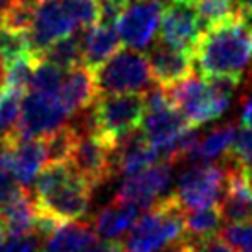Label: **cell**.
Returning a JSON list of instances; mask_svg holds the SVG:
<instances>
[{
	"mask_svg": "<svg viewBox=\"0 0 252 252\" xmlns=\"http://www.w3.org/2000/svg\"><path fill=\"white\" fill-rule=\"evenodd\" d=\"M193 63L204 77L243 79L252 64V22L236 13L230 21L204 30L193 48Z\"/></svg>",
	"mask_w": 252,
	"mask_h": 252,
	"instance_id": "1",
	"label": "cell"
},
{
	"mask_svg": "<svg viewBox=\"0 0 252 252\" xmlns=\"http://www.w3.org/2000/svg\"><path fill=\"white\" fill-rule=\"evenodd\" d=\"M33 189L37 212L56 223H64L87 216L94 188L66 162H48L35 179Z\"/></svg>",
	"mask_w": 252,
	"mask_h": 252,
	"instance_id": "2",
	"label": "cell"
},
{
	"mask_svg": "<svg viewBox=\"0 0 252 252\" xmlns=\"http://www.w3.org/2000/svg\"><path fill=\"white\" fill-rule=\"evenodd\" d=\"M239 83V77H204L193 72L186 79L166 87V92L189 126L201 127L221 118L228 111Z\"/></svg>",
	"mask_w": 252,
	"mask_h": 252,
	"instance_id": "3",
	"label": "cell"
},
{
	"mask_svg": "<svg viewBox=\"0 0 252 252\" xmlns=\"http://www.w3.org/2000/svg\"><path fill=\"white\" fill-rule=\"evenodd\" d=\"M184 238V210L173 193L146 210L129 228L124 252H160Z\"/></svg>",
	"mask_w": 252,
	"mask_h": 252,
	"instance_id": "4",
	"label": "cell"
},
{
	"mask_svg": "<svg viewBox=\"0 0 252 252\" xmlns=\"http://www.w3.org/2000/svg\"><path fill=\"white\" fill-rule=\"evenodd\" d=\"M144 99H146V112L140 124L144 129L142 134L157 149L160 162L175 164L179 138L191 126L186 122L181 111L171 103L166 89L155 85L147 92H144Z\"/></svg>",
	"mask_w": 252,
	"mask_h": 252,
	"instance_id": "5",
	"label": "cell"
},
{
	"mask_svg": "<svg viewBox=\"0 0 252 252\" xmlns=\"http://www.w3.org/2000/svg\"><path fill=\"white\" fill-rule=\"evenodd\" d=\"M144 112V94H98L91 105L94 131L112 147L140 127Z\"/></svg>",
	"mask_w": 252,
	"mask_h": 252,
	"instance_id": "6",
	"label": "cell"
},
{
	"mask_svg": "<svg viewBox=\"0 0 252 252\" xmlns=\"http://www.w3.org/2000/svg\"><path fill=\"white\" fill-rule=\"evenodd\" d=\"M94 72L98 94H144L153 77L147 56L138 50H118Z\"/></svg>",
	"mask_w": 252,
	"mask_h": 252,
	"instance_id": "7",
	"label": "cell"
},
{
	"mask_svg": "<svg viewBox=\"0 0 252 252\" xmlns=\"http://www.w3.org/2000/svg\"><path fill=\"white\" fill-rule=\"evenodd\" d=\"M226 168L214 162H191L182 169L175 188L177 203L182 210L219 206L223 197Z\"/></svg>",
	"mask_w": 252,
	"mask_h": 252,
	"instance_id": "8",
	"label": "cell"
},
{
	"mask_svg": "<svg viewBox=\"0 0 252 252\" xmlns=\"http://www.w3.org/2000/svg\"><path fill=\"white\" fill-rule=\"evenodd\" d=\"M77 136L68 157V166L79 177L96 188L98 184L112 177V149L109 142L94 131L89 118H81V126L76 127Z\"/></svg>",
	"mask_w": 252,
	"mask_h": 252,
	"instance_id": "9",
	"label": "cell"
},
{
	"mask_svg": "<svg viewBox=\"0 0 252 252\" xmlns=\"http://www.w3.org/2000/svg\"><path fill=\"white\" fill-rule=\"evenodd\" d=\"M81 32L70 0H39L33 22L26 32L30 52L39 57L57 39Z\"/></svg>",
	"mask_w": 252,
	"mask_h": 252,
	"instance_id": "10",
	"label": "cell"
},
{
	"mask_svg": "<svg viewBox=\"0 0 252 252\" xmlns=\"http://www.w3.org/2000/svg\"><path fill=\"white\" fill-rule=\"evenodd\" d=\"M164 4L160 0H129L114 26L120 41L131 50H144L153 46L158 37Z\"/></svg>",
	"mask_w": 252,
	"mask_h": 252,
	"instance_id": "11",
	"label": "cell"
},
{
	"mask_svg": "<svg viewBox=\"0 0 252 252\" xmlns=\"http://www.w3.org/2000/svg\"><path fill=\"white\" fill-rule=\"evenodd\" d=\"M171 181H173V164L157 162L138 173L126 177L114 199L134 204L138 210L146 212L169 195L168 191L171 188Z\"/></svg>",
	"mask_w": 252,
	"mask_h": 252,
	"instance_id": "12",
	"label": "cell"
},
{
	"mask_svg": "<svg viewBox=\"0 0 252 252\" xmlns=\"http://www.w3.org/2000/svg\"><path fill=\"white\" fill-rule=\"evenodd\" d=\"M68 114L57 96L30 92L21 99V116L17 124V140L44 138L66 126Z\"/></svg>",
	"mask_w": 252,
	"mask_h": 252,
	"instance_id": "13",
	"label": "cell"
},
{
	"mask_svg": "<svg viewBox=\"0 0 252 252\" xmlns=\"http://www.w3.org/2000/svg\"><path fill=\"white\" fill-rule=\"evenodd\" d=\"M201 33L203 26L189 2L171 0L168 6H164L158 28V42L193 54Z\"/></svg>",
	"mask_w": 252,
	"mask_h": 252,
	"instance_id": "14",
	"label": "cell"
},
{
	"mask_svg": "<svg viewBox=\"0 0 252 252\" xmlns=\"http://www.w3.org/2000/svg\"><path fill=\"white\" fill-rule=\"evenodd\" d=\"M147 63L155 85L171 87L193 74V54L157 42L147 54Z\"/></svg>",
	"mask_w": 252,
	"mask_h": 252,
	"instance_id": "15",
	"label": "cell"
},
{
	"mask_svg": "<svg viewBox=\"0 0 252 252\" xmlns=\"http://www.w3.org/2000/svg\"><path fill=\"white\" fill-rule=\"evenodd\" d=\"M224 168L226 179L219 201L223 223H249L252 221V182L230 162H226Z\"/></svg>",
	"mask_w": 252,
	"mask_h": 252,
	"instance_id": "16",
	"label": "cell"
},
{
	"mask_svg": "<svg viewBox=\"0 0 252 252\" xmlns=\"http://www.w3.org/2000/svg\"><path fill=\"white\" fill-rule=\"evenodd\" d=\"M157 162H160L157 149L147 142L144 134L133 131L131 134L124 136L112 149V175L120 173L129 177Z\"/></svg>",
	"mask_w": 252,
	"mask_h": 252,
	"instance_id": "17",
	"label": "cell"
},
{
	"mask_svg": "<svg viewBox=\"0 0 252 252\" xmlns=\"http://www.w3.org/2000/svg\"><path fill=\"white\" fill-rule=\"evenodd\" d=\"M57 98H59L68 116H76V114H81L87 109H91L94 99L98 98L94 72L89 70L83 64L64 72L63 83L57 92Z\"/></svg>",
	"mask_w": 252,
	"mask_h": 252,
	"instance_id": "18",
	"label": "cell"
},
{
	"mask_svg": "<svg viewBox=\"0 0 252 252\" xmlns=\"http://www.w3.org/2000/svg\"><path fill=\"white\" fill-rule=\"evenodd\" d=\"M48 164L46 147L42 138L17 140L11 147V171L15 181L24 191H30L35 184L41 169Z\"/></svg>",
	"mask_w": 252,
	"mask_h": 252,
	"instance_id": "19",
	"label": "cell"
},
{
	"mask_svg": "<svg viewBox=\"0 0 252 252\" xmlns=\"http://www.w3.org/2000/svg\"><path fill=\"white\" fill-rule=\"evenodd\" d=\"M122 46L120 35L114 24L96 22L81 32V56L83 66L96 70L111 56H114Z\"/></svg>",
	"mask_w": 252,
	"mask_h": 252,
	"instance_id": "20",
	"label": "cell"
},
{
	"mask_svg": "<svg viewBox=\"0 0 252 252\" xmlns=\"http://www.w3.org/2000/svg\"><path fill=\"white\" fill-rule=\"evenodd\" d=\"M94 226L85 221H64L42 239L41 252H87L96 243Z\"/></svg>",
	"mask_w": 252,
	"mask_h": 252,
	"instance_id": "21",
	"label": "cell"
},
{
	"mask_svg": "<svg viewBox=\"0 0 252 252\" xmlns=\"http://www.w3.org/2000/svg\"><path fill=\"white\" fill-rule=\"evenodd\" d=\"M138 214L140 210L134 204L114 199L111 204H107L105 208L98 212L92 226L96 236H99L103 241H116L133 226V223L138 219Z\"/></svg>",
	"mask_w": 252,
	"mask_h": 252,
	"instance_id": "22",
	"label": "cell"
},
{
	"mask_svg": "<svg viewBox=\"0 0 252 252\" xmlns=\"http://www.w3.org/2000/svg\"><path fill=\"white\" fill-rule=\"evenodd\" d=\"M37 217H39V212H37L33 195H30V191H24L0 212V228L7 238L30 234L35 230Z\"/></svg>",
	"mask_w": 252,
	"mask_h": 252,
	"instance_id": "23",
	"label": "cell"
},
{
	"mask_svg": "<svg viewBox=\"0 0 252 252\" xmlns=\"http://www.w3.org/2000/svg\"><path fill=\"white\" fill-rule=\"evenodd\" d=\"M236 134H238L236 124H224V126L212 129L206 136H201L197 147L189 153V157L184 162L186 164H191V162H212L221 158V157H226L232 144H234Z\"/></svg>",
	"mask_w": 252,
	"mask_h": 252,
	"instance_id": "24",
	"label": "cell"
},
{
	"mask_svg": "<svg viewBox=\"0 0 252 252\" xmlns=\"http://www.w3.org/2000/svg\"><path fill=\"white\" fill-rule=\"evenodd\" d=\"M81 32L66 35L63 39H57L37 59H42V61L54 64V66H57V68H61L64 72L72 70L74 66L83 64V56H81Z\"/></svg>",
	"mask_w": 252,
	"mask_h": 252,
	"instance_id": "25",
	"label": "cell"
},
{
	"mask_svg": "<svg viewBox=\"0 0 252 252\" xmlns=\"http://www.w3.org/2000/svg\"><path fill=\"white\" fill-rule=\"evenodd\" d=\"M223 217L219 206L184 210V238L188 241H201L204 238L216 236L221 230Z\"/></svg>",
	"mask_w": 252,
	"mask_h": 252,
	"instance_id": "26",
	"label": "cell"
},
{
	"mask_svg": "<svg viewBox=\"0 0 252 252\" xmlns=\"http://www.w3.org/2000/svg\"><path fill=\"white\" fill-rule=\"evenodd\" d=\"M22 92L4 87L0 91V140L17 142V124L21 116Z\"/></svg>",
	"mask_w": 252,
	"mask_h": 252,
	"instance_id": "27",
	"label": "cell"
},
{
	"mask_svg": "<svg viewBox=\"0 0 252 252\" xmlns=\"http://www.w3.org/2000/svg\"><path fill=\"white\" fill-rule=\"evenodd\" d=\"M191 6L201 21L203 32L212 26L230 21L238 13L236 0H193Z\"/></svg>",
	"mask_w": 252,
	"mask_h": 252,
	"instance_id": "28",
	"label": "cell"
},
{
	"mask_svg": "<svg viewBox=\"0 0 252 252\" xmlns=\"http://www.w3.org/2000/svg\"><path fill=\"white\" fill-rule=\"evenodd\" d=\"M15 142L0 140V212L9 203H13L19 195L24 193V189L15 181L11 171V147Z\"/></svg>",
	"mask_w": 252,
	"mask_h": 252,
	"instance_id": "29",
	"label": "cell"
},
{
	"mask_svg": "<svg viewBox=\"0 0 252 252\" xmlns=\"http://www.w3.org/2000/svg\"><path fill=\"white\" fill-rule=\"evenodd\" d=\"M63 77L64 70L42 61V59H37L28 89L30 92H37V94H44V96H57L61 83H63Z\"/></svg>",
	"mask_w": 252,
	"mask_h": 252,
	"instance_id": "30",
	"label": "cell"
},
{
	"mask_svg": "<svg viewBox=\"0 0 252 252\" xmlns=\"http://www.w3.org/2000/svg\"><path fill=\"white\" fill-rule=\"evenodd\" d=\"M77 131L74 126H63L61 129L54 131L52 134L44 136V147H46V157L48 162H68V157L72 153V147L76 142Z\"/></svg>",
	"mask_w": 252,
	"mask_h": 252,
	"instance_id": "31",
	"label": "cell"
},
{
	"mask_svg": "<svg viewBox=\"0 0 252 252\" xmlns=\"http://www.w3.org/2000/svg\"><path fill=\"white\" fill-rule=\"evenodd\" d=\"M226 162L243 173L252 182V131L251 129H241L232 144L228 155L224 157Z\"/></svg>",
	"mask_w": 252,
	"mask_h": 252,
	"instance_id": "32",
	"label": "cell"
},
{
	"mask_svg": "<svg viewBox=\"0 0 252 252\" xmlns=\"http://www.w3.org/2000/svg\"><path fill=\"white\" fill-rule=\"evenodd\" d=\"M35 63H37V57L33 56V54L22 56V57H19V59H15V61H11V63H7L4 87L24 92L28 89L32 74H33V68H35Z\"/></svg>",
	"mask_w": 252,
	"mask_h": 252,
	"instance_id": "33",
	"label": "cell"
},
{
	"mask_svg": "<svg viewBox=\"0 0 252 252\" xmlns=\"http://www.w3.org/2000/svg\"><path fill=\"white\" fill-rule=\"evenodd\" d=\"M0 54L4 57L6 64L22 56L32 54L28 35L24 32H15V30H9L0 24Z\"/></svg>",
	"mask_w": 252,
	"mask_h": 252,
	"instance_id": "34",
	"label": "cell"
},
{
	"mask_svg": "<svg viewBox=\"0 0 252 252\" xmlns=\"http://www.w3.org/2000/svg\"><path fill=\"white\" fill-rule=\"evenodd\" d=\"M219 236L232 247L234 252H252V221L249 223H224Z\"/></svg>",
	"mask_w": 252,
	"mask_h": 252,
	"instance_id": "35",
	"label": "cell"
},
{
	"mask_svg": "<svg viewBox=\"0 0 252 252\" xmlns=\"http://www.w3.org/2000/svg\"><path fill=\"white\" fill-rule=\"evenodd\" d=\"M42 239L39 234L30 232V234H21V236H9L4 243V252H37L41 249Z\"/></svg>",
	"mask_w": 252,
	"mask_h": 252,
	"instance_id": "36",
	"label": "cell"
},
{
	"mask_svg": "<svg viewBox=\"0 0 252 252\" xmlns=\"http://www.w3.org/2000/svg\"><path fill=\"white\" fill-rule=\"evenodd\" d=\"M87 252H124V249L116 241H96Z\"/></svg>",
	"mask_w": 252,
	"mask_h": 252,
	"instance_id": "37",
	"label": "cell"
},
{
	"mask_svg": "<svg viewBox=\"0 0 252 252\" xmlns=\"http://www.w3.org/2000/svg\"><path fill=\"white\" fill-rule=\"evenodd\" d=\"M160 252H191V245H189L188 239L182 238L181 241H177V243H173V245L166 247V249Z\"/></svg>",
	"mask_w": 252,
	"mask_h": 252,
	"instance_id": "38",
	"label": "cell"
},
{
	"mask_svg": "<svg viewBox=\"0 0 252 252\" xmlns=\"http://www.w3.org/2000/svg\"><path fill=\"white\" fill-rule=\"evenodd\" d=\"M4 243H6V234L0 228V252H4Z\"/></svg>",
	"mask_w": 252,
	"mask_h": 252,
	"instance_id": "39",
	"label": "cell"
},
{
	"mask_svg": "<svg viewBox=\"0 0 252 252\" xmlns=\"http://www.w3.org/2000/svg\"><path fill=\"white\" fill-rule=\"evenodd\" d=\"M9 2H11V0H0V15H2V11L9 6Z\"/></svg>",
	"mask_w": 252,
	"mask_h": 252,
	"instance_id": "40",
	"label": "cell"
},
{
	"mask_svg": "<svg viewBox=\"0 0 252 252\" xmlns=\"http://www.w3.org/2000/svg\"><path fill=\"white\" fill-rule=\"evenodd\" d=\"M181 2H189V4H191V2H193V0H181Z\"/></svg>",
	"mask_w": 252,
	"mask_h": 252,
	"instance_id": "41",
	"label": "cell"
},
{
	"mask_svg": "<svg viewBox=\"0 0 252 252\" xmlns=\"http://www.w3.org/2000/svg\"><path fill=\"white\" fill-rule=\"evenodd\" d=\"M160 2H162V4H164V2H168V4H169V2H171V0H160Z\"/></svg>",
	"mask_w": 252,
	"mask_h": 252,
	"instance_id": "42",
	"label": "cell"
}]
</instances>
